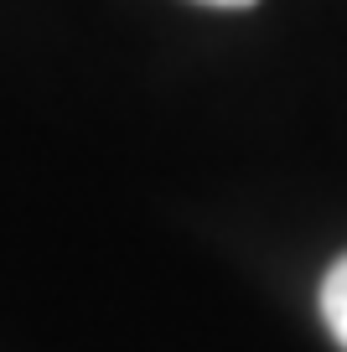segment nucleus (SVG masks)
<instances>
[{"label": "nucleus", "instance_id": "nucleus-2", "mask_svg": "<svg viewBox=\"0 0 347 352\" xmlns=\"http://www.w3.org/2000/svg\"><path fill=\"white\" fill-rule=\"evenodd\" d=\"M202 6H254V0H202Z\"/></svg>", "mask_w": 347, "mask_h": 352}, {"label": "nucleus", "instance_id": "nucleus-1", "mask_svg": "<svg viewBox=\"0 0 347 352\" xmlns=\"http://www.w3.org/2000/svg\"><path fill=\"white\" fill-rule=\"evenodd\" d=\"M322 321H326V331H332V342L347 352V254L322 280Z\"/></svg>", "mask_w": 347, "mask_h": 352}]
</instances>
